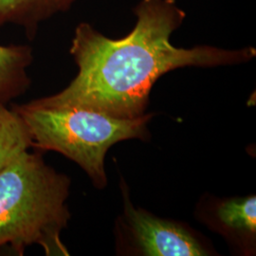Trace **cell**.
I'll list each match as a JSON object with an SVG mask.
<instances>
[{
    "label": "cell",
    "instance_id": "1",
    "mask_svg": "<svg viewBox=\"0 0 256 256\" xmlns=\"http://www.w3.org/2000/svg\"><path fill=\"white\" fill-rule=\"evenodd\" d=\"M136 24L112 39L88 22L75 28L70 52L78 74L62 92L34 101L46 106H79L120 119L144 115L150 92L164 74L184 66H218L252 59L256 48H178L171 43L186 14L176 0H140Z\"/></svg>",
    "mask_w": 256,
    "mask_h": 256
},
{
    "label": "cell",
    "instance_id": "2",
    "mask_svg": "<svg viewBox=\"0 0 256 256\" xmlns=\"http://www.w3.org/2000/svg\"><path fill=\"white\" fill-rule=\"evenodd\" d=\"M70 180L28 150L0 169V248L18 256L38 245L46 256H68L61 240L70 214Z\"/></svg>",
    "mask_w": 256,
    "mask_h": 256
},
{
    "label": "cell",
    "instance_id": "3",
    "mask_svg": "<svg viewBox=\"0 0 256 256\" xmlns=\"http://www.w3.org/2000/svg\"><path fill=\"white\" fill-rule=\"evenodd\" d=\"M24 122L32 147L55 151L80 165L93 184L106 183L104 156L113 144L146 137L151 115L134 119L115 118L79 106H46L34 101L12 108Z\"/></svg>",
    "mask_w": 256,
    "mask_h": 256
},
{
    "label": "cell",
    "instance_id": "4",
    "mask_svg": "<svg viewBox=\"0 0 256 256\" xmlns=\"http://www.w3.org/2000/svg\"><path fill=\"white\" fill-rule=\"evenodd\" d=\"M126 214L138 245L146 256H202L208 254L188 230L135 209L128 200Z\"/></svg>",
    "mask_w": 256,
    "mask_h": 256
},
{
    "label": "cell",
    "instance_id": "5",
    "mask_svg": "<svg viewBox=\"0 0 256 256\" xmlns=\"http://www.w3.org/2000/svg\"><path fill=\"white\" fill-rule=\"evenodd\" d=\"M77 0H0V28L14 25L34 39L41 24L68 12Z\"/></svg>",
    "mask_w": 256,
    "mask_h": 256
},
{
    "label": "cell",
    "instance_id": "6",
    "mask_svg": "<svg viewBox=\"0 0 256 256\" xmlns=\"http://www.w3.org/2000/svg\"><path fill=\"white\" fill-rule=\"evenodd\" d=\"M32 61L28 45H0V104H7L26 92L30 86L27 70Z\"/></svg>",
    "mask_w": 256,
    "mask_h": 256
},
{
    "label": "cell",
    "instance_id": "7",
    "mask_svg": "<svg viewBox=\"0 0 256 256\" xmlns=\"http://www.w3.org/2000/svg\"><path fill=\"white\" fill-rule=\"evenodd\" d=\"M30 147L24 122L14 110L0 104V169Z\"/></svg>",
    "mask_w": 256,
    "mask_h": 256
},
{
    "label": "cell",
    "instance_id": "8",
    "mask_svg": "<svg viewBox=\"0 0 256 256\" xmlns=\"http://www.w3.org/2000/svg\"><path fill=\"white\" fill-rule=\"evenodd\" d=\"M223 224L230 229L238 230L250 234L256 230V198L250 196L223 203L218 210Z\"/></svg>",
    "mask_w": 256,
    "mask_h": 256
}]
</instances>
